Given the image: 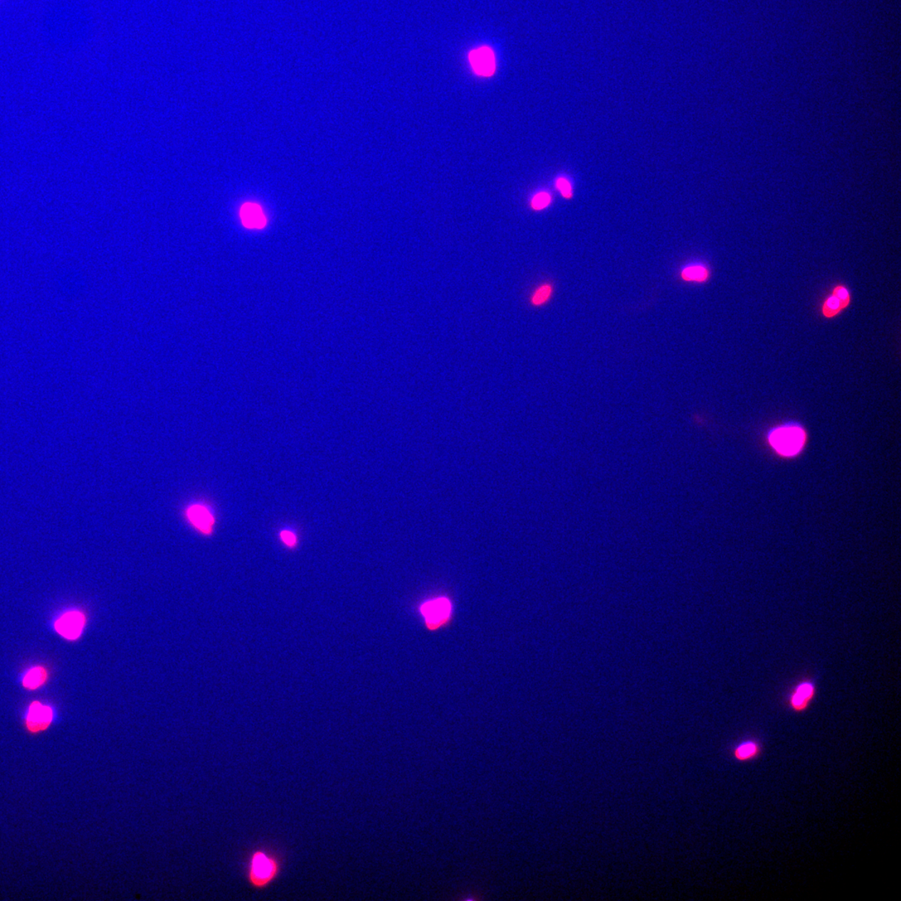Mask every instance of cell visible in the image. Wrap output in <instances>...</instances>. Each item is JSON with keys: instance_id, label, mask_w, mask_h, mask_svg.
I'll use <instances>...</instances> for the list:
<instances>
[{"instance_id": "cell-8", "label": "cell", "mask_w": 901, "mask_h": 901, "mask_svg": "<svg viewBox=\"0 0 901 901\" xmlns=\"http://www.w3.org/2000/svg\"><path fill=\"white\" fill-rule=\"evenodd\" d=\"M240 217L242 224L248 229L260 230L268 225V217L263 207L255 203L248 202L242 206Z\"/></svg>"}, {"instance_id": "cell-17", "label": "cell", "mask_w": 901, "mask_h": 901, "mask_svg": "<svg viewBox=\"0 0 901 901\" xmlns=\"http://www.w3.org/2000/svg\"><path fill=\"white\" fill-rule=\"evenodd\" d=\"M556 187L562 194V196L565 198H570L573 195V188H571L570 181L566 177L560 176L557 179Z\"/></svg>"}, {"instance_id": "cell-18", "label": "cell", "mask_w": 901, "mask_h": 901, "mask_svg": "<svg viewBox=\"0 0 901 901\" xmlns=\"http://www.w3.org/2000/svg\"><path fill=\"white\" fill-rule=\"evenodd\" d=\"M280 537L284 544L290 547H293L297 545V537L293 531L284 529L280 532Z\"/></svg>"}, {"instance_id": "cell-4", "label": "cell", "mask_w": 901, "mask_h": 901, "mask_svg": "<svg viewBox=\"0 0 901 901\" xmlns=\"http://www.w3.org/2000/svg\"><path fill=\"white\" fill-rule=\"evenodd\" d=\"M427 627L437 629L444 626L452 616V604L446 597H438L426 601L420 608Z\"/></svg>"}, {"instance_id": "cell-13", "label": "cell", "mask_w": 901, "mask_h": 901, "mask_svg": "<svg viewBox=\"0 0 901 901\" xmlns=\"http://www.w3.org/2000/svg\"><path fill=\"white\" fill-rule=\"evenodd\" d=\"M844 311L840 300L832 293L823 300L821 307V313L823 317L827 319L834 318L840 313Z\"/></svg>"}, {"instance_id": "cell-10", "label": "cell", "mask_w": 901, "mask_h": 901, "mask_svg": "<svg viewBox=\"0 0 901 901\" xmlns=\"http://www.w3.org/2000/svg\"><path fill=\"white\" fill-rule=\"evenodd\" d=\"M710 270L703 263H691L681 270V278L687 283H703L710 278Z\"/></svg>"}, {"instance_id": "cell-7", "label": "cell", "mask_w": 901, "mask_h": 901, "mask_svg": "<svg viewBox=\"0 0 901 901\" xmlns=\"http://www.w3.org/2000/svg\"><path fill=\"white\" fill-rule=\"evenodd\" d=\"M469 61L473 71L478 75L491 76L496 70L495 56L488 47H481L470 53Z\"/></svg>"}, {"instance_id": "cell-16", "label": "cell", "mask_w": 901, "mask_h": 901, "mask_svg": "<svg viewBox=\"0 0 901 901\" xmlns=\"http://www.w3.org/2000/svg\"><path fill=\"white\" fill-rule=\"evenodd\" d=\"M552 197L549 193L539 192L532 198V206L534 210L539 211L549 206Z\"/></svg>"}, {"instance_id": "cell-6", "label": "cell", "mask_w": 901, "mask_h": 901, "mask_svg": "<svg viewBox=\"0 0 901 901\" xmlns=\"http://www.w3.org/2000/svg\"><path fill=\"white\" fill-rule=\"evenodd\" d=\"M186 515L188 522L191 523L194 529L202 534H212L213 527L215 525V517L206 506L199 505V503L189 506Z\"/></svg>"}, {"instance_id": "cell-11", "label": "cell", "mask_w": 901, "mask_h": 901, "mask_svg": "<svg viewBox=\"0 0 901 901\" xmlns=\"http://www.w3.org/2000/svg\"><path fill=\"white\" fill-rule=\"evenodd\" d=\"M48 671L43 666H35L28 670L23 677L22 685L26 689L35 690L46 684Z\"/></svg>"}, {"instance_id": "cell-3", "label": "cell", "mask_w": 901, "mask_h": 901, "mask_svg": "<svg viewBox=\"0 0 901 901\" xmlns=\"http://www.w3.org/2000/svg\"><path fill=\"white\" fill-rule=\"evenodd\" d=\"M55 710L51 705L33 701L28 705L24 716V727L31 734L45 732L54 723Z\"/></svg>"}, {"instance_id": "cell-2", "label": "cell", "mask_w": 901, "mask_h": 901, "mask_svg": "<svg viewBox=\"0 0 901 901\" xmlns=\"http://www.w3.org/2000/svg\"><path fill=\"white\" fill-rule=\"evenodd\" d=\"M769 441L779 453L793 456L801 450L805 443V434L796 427H782L774 431Z\"/></svg>"}, {"instance_id": "cell-12", "label": "cell", "mask_w": 901, "mask_h": 901, "mask_svg": "<svg viewBox=\"0 0 901 901\" xmlns=\"http://www.w3.org/2000/svg\"><path fill=\"white\" fill-rule=\"evenodd\" d=\"M759 754V745L754 741L751 740L739 744L734 752L735 759L742 762H749V760L757 758Z\"/></svg>"}, {"instance_id": "cell-9", "label": "cell", "mask_w": 901, "mask_h": 901, "mask_svg": "<svg viewBox=\"0 0 901 901\" xmlns=\"http://www.w3.org/2000/svg\"><path fill=\"white\" fill-rule=\"evenodd\" d=\"M813 695H815V686L812 683H802L796 687L791 697L792 709L797 712L806 710L808 703L813 700Z\"/></svg>"}, {"instance_id": "cell-14", "label": "cell", "mask_w": 901, "mask_h": 901, "mask_svg": "<svg viewBox=\"0 0 901 901\" xmlns=\"http://www.w3.org/2000/svg\"><path fill=\"white\" fill-rule=\"evenodd\" d=\"M552 293H553V288L550 285H542L539 289L535 290L532 297V303L534 306H541L549 300Z\"/></svg>"}, {"instance_id": "cell-5", "label": "cell", "mask_w": 901, "mask_h": 901, "mask_svg": "<svg viewBox=\"0 0 901 901\" xmlns=\"http://www.w3.org/2000/svg\"><path fill=\"white\" fill-rule=\"evenodd\" d=\"M86 620L85 614L80 610H67L56 620L55 631L67 641H75L83 633Z\"/></svg>"}, {"instance_id": "cell-1", "label": "cell", "mask_w": 901, "mask_h": 901, "mask_svg": "<svg viewBox=\"0 0 901 901\" xmlns=\"http://www.w3.org/2000/svg\"><path fill=\"white\" fill-rule=\"evenodd\" d=\"M282 871V860L266 848H259L251 854L246 866V879L256 890H264L277 880Z\"/></svg>"}, {"instance_id": "cell-15", "label": "cell", "mask_w": 901, "mask_h": 901, "mask_svg": "<svg viewBox=\"0 0 901 901\" xmlns=\"http://www.w3.org/2000/svg\"><path fill=\"white\" fill-rule=\"evenodd\" d=\"M833 295L840 300L843 309H846L850 306L851 302V295L849 289L844 285H837L832 290Z\"/></svg>"}]
</instances>
